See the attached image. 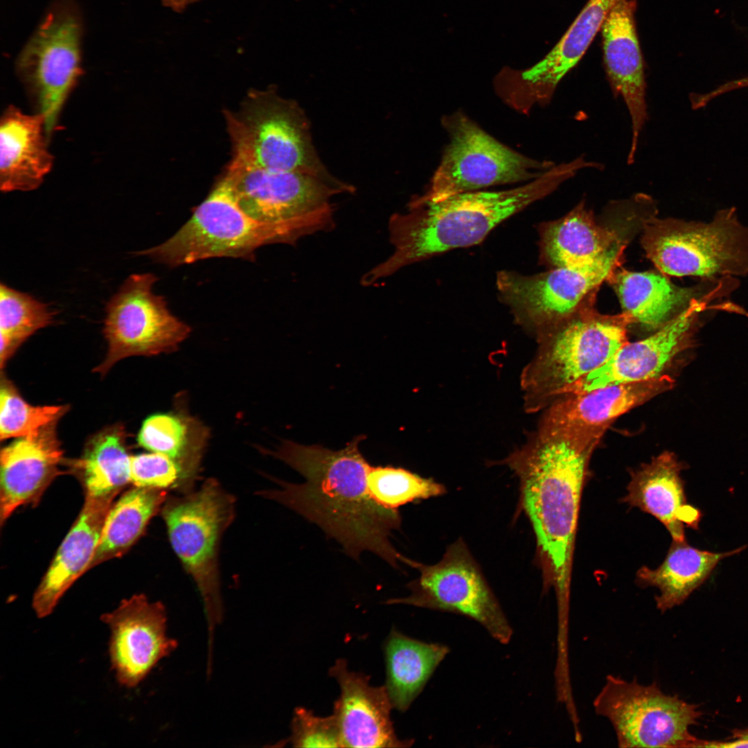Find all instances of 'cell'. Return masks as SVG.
Listing matches in <instances>:
<instances>
[{
    "mask_svg": "<svg viewBox=\"0 0 748 748\" xmlns=\"http://www.w3.org/2000/svg\"><path fill=\"white\" fill-rule=\"evenodd\" d=\"M114 498L85 497L78 517L34 593L32 605L38 618L50 615L65 592L89 569Z\"/></svg>",
    "mask_w": 748,
    "mask_h": 748,
    "instance_id": "obj_23",
    "label": "cell"
},
{
    "mask_svg": "<svg viewBox=\"0 0 748 748\" xmlns=\"http://www.w3.org/2000/svg\"><path fill=\"white\" fill-rule=\"evenodd\" d=\"M367 486L376 501L393 509L409 502L440 496L446 492L444 486L432 479L392 466H371Z\"/></svg>",
    "mask_w": 748,
    "mask_h": 748,
    "instance_id": "obj_34",
    "label": "cell"
},
{
    "mask_svg": "<svg viewBox=\"0 0 748 748\" xmlns=\"http://www.w3.org/2000/svg\"><path fill=\"white\" fill-rule=\"evenodd\" d=\"M130 475L134 486L191 492L192 485L181 465L161 453L130 456Z\"/></svg>",
    "mask_w": 748,
    "mask_h": 748,
    "instance_id": "obj_36",
    "label": "cell"
},
{
    "mask_svg": "<svg viewBox=\"0 0 748 748\" xmlns=\"http://www.w3.org/2000/svg\"><path fill=\"white\" fill-rule=\"evenodd\" d=\"M224 176L245 213L283 229L295 242L330 229L334 224L332 198L353 192L310 175L267 170L233 160Z\"/></svg>",
    "mask_w": 748,
    "mask_h": 748,
    "instance_id": "obj_9",
    "label": "cell"
},
{
    "mask_svg": "<svg viewBox=\"0 0 748 748\" xmlns=\"http://www.w3.org/2000/svg\"><path fill=\"white\" fill-rule=\"evenodd\" d=\"M616 0H589L555 46L538 62L514 75L520 96L546 105L558 84L580 62Z\"/></svg>",
    "mask_w": 748,
    "mask_h": 748,
    "instance_id": "obj_24",
    "label": "cell"
},
{
    "mask_svg": "<svg viewBox=\"0 0 748 748\" xmlns=\"http://www.w3.org/2000/svg\"><path fill=\"white\" fill-rule=\"evenodd\" d=\"M675 382L673 377H662L564 395L545 409L538 426L598 444L619 416L671 389Z\"/></svg>",
    "mask_w": 748,
    "mask_h": 748,
    "instance_id": "obj_18",
    "label": "cell"
},
{
    "mask_svg": "<svg viewBox=\"0 0 748 748\" xmlns=\"http://www.w3.org/2000/svg\"><path fill=\"white\" fill-rule=\"evenodd\" d=\"M164 4L176 12L183 11L188 6L199 0H162Z\"/></svg>",
    "mask_w": 748,
    "mask_h": 748,
    "instance_id": "obj_39",
    "label": "cell"
},
{
    "mask_svg": "<svg viewBox=\"0 0 748 748\" xmlns=\"http://www.w3.org/2000/svg\"><path fill=\"white\" fill-rule=\"evenodd\" d=\"M0 124V188L30 191L50 172L53 158L44 117L24 114L14 106L3 112Z\"/></svg>",
    "mask_w": 748,
    "mask_h": 748,
    "instance_id": "obj_26",
    "label": "cell"
},
{
    "mask_svg": "<svg viewBox=\"0 0 748 748\" xmlns=\"http://www.w3.org/2000/svg\"><path fill=\"white\" fill-rule=\"evenodd\" d=\"M419 577L407 585L411 594L386 603L406 604L463 615L481 625L492 638L508 644L513 629L478 564L461 538L433 565L411 560Z\"/></svg>",
    "mask_w": 748,
    "mask_h": 748,
    "instance_id": "obj_13",
    "label": "cell"
},
{
    "mask_svg": "<svg viewBox=\"0 0 748 748\" xmlns=\"http://www.w3.org/2000/svg\"><path fill=\"white\" fill-rule=\"evenodd\" d=\"M57 421L50 422L3 448L0 455V523L20 506L37 504L61 473L63 452Z\"/></svg>",
    "mask_w": 748,
    "mask_h": 748,
    "instance_id": "obj_22",
    "label": "cell"
},
{
    "mask_svg": "<svg viewBox=\"0 0 748 748\" xmlns=\"http://www.w3.org/2000/svg\"><path fill=\"white\" fill-rule=\"evenodd\" d=\"M385 687L393 707L406 711L449 652L443 644L426 643L393 628L384 644Z\"/></svg>",
    "mask_w": 748,
    "mask_h": 748,
    "instance_id": "obj_29",
    "label": "cell"
},
{
    "mask_svg": "<svg viewBox=\"0 0 748 748\" xmlns=\"http://www.w3.org/2000/svg\"><path fill=\"white\" fill-rule=\"evenodd\" d=\"M54 313L30 294L0 285L1 367L37 330L53 322Z\"/></svg>",
    "mask_w": 748,
    "mask_h": 748,
    "instance_id": "obj_32",
    "label": "cell"
},
{
    "mask_svg": "<svg viewBox=\"0 0 748 748\" xmlns=\"http://www.w3.org/2000/svg\"><path fill=\"white\" fill-rule=\"evenodd\" d=\"M635 0H616L601 27L603 62L610 87L628 110L632 139L627 161H634L648 120L644 62L638 38Z\"/></svg>",
    "mask_w": 748,
    "mask_h": 748,
    "instance_id": "obj_20",
    "label": "cell"
},
{
    "mask_svg": "<svg viewBox=\"0 0 748 748\" xmlns=\"http://www.w3.org/2000/svg\"><path fill=\"white\" fill-rule=\"evenodd\" d=\"M443 125L449 142L429 189L412 202H438L490 186L535 179L555 165L514 151L461 112L445 116Z\"/></svg>",
    "mask_w": 748,
    "mask_h": 748,
    "instance_id": "obj_10",
    "label": "cell"
},
{
    "mask_svg": "<svg viewBox=\"0 0 748 748\" xmlns=\"http://www.w3.org/2000/svg\"><path fill=\"white\" fill-rule=\"evenodd\" d=\"M100 620L110 630V664L117 682L124 687L137 686L177 647V641L167 635L164 605L150 602L145 594L123 600L116 609L101 615Z\"/></svg>",
    "mask_w": 748,
    "mask_h": 748,
    "instance_id": "obj_17",
    "label": "cell"
},
{
    "mask_svg": "<svg viewBox=\"0 0 748 748\" xmlns=\"http://www.w3.org/2000/svg\"><path fill=\"white\" fill-rule=\"evenodd\" d=\"M329 675L338 682L341 693L333 715L339 729L341 747H409L413 740H400L391 720L393 707L385 686H373L369 677L350 671L339 659Z\"/></svg>",
    "mask_w": 748,
    "mask_h": 748,
    "instance_id": "obj_21",
    "label": "cell"
},
{
    "mask_svg": "<svg viewBox=\"0 0 748 748\" xmlns=\"http://www.w3.org/2000/svg\"><path fill=\"white\" fill-rule=\"evenodd\" d=\"M292 733L287 742L294 747H341L335 716L315 715L311 710L298 707L294 711Z\"/></svg>",
    "mask_w": 748,
    "mask_h": 748,
    "instance_id": "obj_37",
    "label": "cell"
},
{
    "mask_svg": "<svg viewBox=\"0 0 748 748\" xmlns=\"http://www.w3.org/2000/svg\"><path fill=\"white\" fill-rule=\"evenodd\" d=\"M188 421L172 413H157L147 418L139 431L143 447L166 454L183 468L193 484L199 461L200 446L190 443Z\"/></svg>",
    "mask_w": 748,
    "mask_h": 748,
    "instance_id": "obj_33",
    "label": "cell"
},
{
    "mask_svg": "<svg viewBox=\"0 0 748 748\" xmlns=\"http://www.w3.org/2000/svg\"><path fill=\"white\" fill-rule=\"evenodd\" d=\"M80 26L75 17L55 12L39 26L17 61V72L50 138L80 74Z\"/></svg>",
    "mask_w": 748,
    "mask_h": 748,
    "instance_id": "obj_15",
    "label": "cell"
},
{
    "mask_svg": "<svg viewBox=\"0 0 748 748\" xmlns=\"http://www.w3.org/2000/svg\"><path fill=\"white\" fill-rule=\"evenodd\" d=\"M122 427L96 434L77 462L85 497H116L130 482V458Z\"/></svg>",
    "mask_w": 748,
    "mask_h": 748,
    "instance_id": "obj_31",
    "label": "cell"
},
{
    "mask_svg": "<svg viewBox=\"0 0 748 748\" xmlns=\"http://www.w3.org/2000/svg\"><path fill=\"white\" fill-rule=\"evenodd\" d=\"M622 240L592 262L553 267L533 275L497 273L499 297L517 323L535 337L573 312L621 266Z\"/></svg>",
    "mask_w": 748,
    "mask_h": 748,
    "instance_id": "obj_12",
    "label": "cell"
},
{
    "mask_svg": "<svg viewBox=\"0 0 748 748\" xmlns=\"http://www.w3.org/2000/svg\"><path fill=\"white\" fill-rule=\"evenodd\" d=\"M233 160L271 170L305 173L333 185L353 187L332 177L314 147L303 110L272 90L253 91L237 113L226 112Z\"/></svg>",
    "mask_w": 748,
    "mask_h": 748,
    "instance_id": "obj_5",
    "label": "cell"
},
{
    "mask_svg": "<svg viewBox=\"0 0 748 748\" xmlns=\"http://www.w3.org/2000/svg\"><path fill=\"white\" fill-rule=\"evenodd\" d=\"M598 444L537 426L501 464L519 481V506L533 527L543 589H553L558 621H569L572 562L589 464Z\"/></svg>",
    "mask_w": 748,
    "mask_h": 748,
    "instance_id": "obj_2",
    "label": "cell"
},
{
    "mask_svg": "<svg viewBox=\"0 0 748 748\" xmlns=\"http://www.w3.org/2000/svg\"><path fill=\"white\" fill-rule=\"evenodd\" d=\"M641 238L647 257L661 273L702 280L748 276V225L734 208L709 222L651 217Z\"/></svg>",
    "mask_w": 748,
    "mask_h": 748,
    "instance_id": "obj_6",
    "label": "cell"
},
{
    "mask_svg": "<svg viewBox=\"0 0 748 748\" xmlns=\"http://www.w3.org/2000/svg\"><path fill=\"white\" fill-rule=\"evenodd\" d=\"M235 515V498L214 479L195 492L167 498L161 508L171 546L202 596L209 648L222 620L218 554L222 536Z\"/></svg>",
    "mask_w": 748,
    "mask_h": 748,
    "instance_id": "obj_7",
    "label": "cell"
},
{
    "mask_svg": "<svg viewBox=\"0 0 748 748\" xmlns=\"http://www.w3.org/2000/svg\"><path fill=\"white\" fill-rule=\"evenodd\" d=\"M615 290L623 312L633 324L654 332L698 301L713 303L728 296L738 285L736 278L702 280L691 287H679L666 275L634 272L618 268L607 280Z\"/></svg>",
    "mask_w": 748,
    "mask_h": 748,
    "instance_id": "obj_19",
    "label": "cell"
},
{
    "mask_svg": "<svg viewBox=\"0 0 748 748\" xmlns=\"http://www.w3.org/2000/svg\"><path fill=\"white\" fill-rule=\"evenodd\" d=\"M684 465L670 452L631 472L627 494L622 501L656 517L673 540L684 541L685 527L697 528L700 512L688 504L680 477Z\"/></svg>",
    "mask_w": 748,
    "mask_h": 748,
    "instance_id": "obj_25",
    "label": "cell"
},
{
    "mask_svg": "<svg viewBox=\"0 0 748 748\" xmlns=\"http://www.w3.org/2000/svg\"><path fill=\"white\" fill-rule=\"evenodd\" d=\"M157 280L151 273L132 274L110 299L103 329L108 351L96 372L105 375L127 357L172 352L188 337L190 326L170 312L162 296L153 293Z\"/></svg>",
    "mask_w": 748,
    "mask_h": 748,
    "instance_id": "obj_14",
    "label": "cell"
},
{
    "mask_svg": "<svg viewBox=\"0 0 748 748\" xmlns=\"http://www.w3.org/2000/svg\"><path fill=\"white\" fill-rule=\"evenodd\" d=\"M275 243L295 242L283 229L259 222L245 213L224 176L171 238L136 253L177 267L211 258L253 260L258 248Z\"/></svg>",
    "mask_w": 748,
    "mask_h": 748,
    "instance_id": "obj_8",
    "label": "cell"
},
{
    "mask_svg": "<svg viewBox=\"0 0 748 748\" xmlns=\"http://www.w3.org/2000/svg\"><path fill=\"white\" fill-rule=\"evenodd\" d=\"M697 747H748V727L733 729L731 732V736L724 740H707L700 739Z\"/></svg>",
    "mask_w": 748,
    "mask_h": 748,
    "instance_id": "obj_38",
    "label": "cell"
},
{
    "mask_svg": "<svg viewBox=\"0 0 748 748\" xmlns=\"http://www.w3.org/2000/svg\"><path fill=\"white\" fill-rule=\"evenodd\" d=\"M745 546L724 553L699 550L686 540H673L664 562L657 569L645 566L637 571L638 583L643 587H654L659 591L655 597L657 609L661 612L683 603L692 592L710 576L722 559L737 554Z\"/></svg>",
    "mask_w": 748,
    "mask_h": 748,
    "instance_id": "obj_28",
    "label": "cell"
},
{
    "mask_svg": "<svg viewBox=\"0 0 748 748\" xmlns=\"http://www.w3.org/2000/svg\"><path fill=\"white\" fill-rule=\"evenodd\" d=\"M539 231L541 260L553 267L592 262L621 240L616 230L597 224L583 201Z\"/></svg>",
    "mask_w": 748,
    "mask_h": 748,
    "instance_id": "obj_27",
    "label": "cell"
},
{
    "mask_svg": "<svg viewBox=\"0 0 748 748\" xmlns=\"http://www.w3.org/2000/svg\"><path fill=\"white\" fill-rule=\"evenodd\" d=\"M167 490L134 486L111 506L89 569L125 554L167 499Z\"/></svg>",
    "mask_w": 748,
    "mask_h": 748,
    "instance_id": "obj_30",
    "label": "cell"
},
{
    "mask_svg": "<svg viewBox=\"0 0 748 748\" xmlns=\"http://www.w3.org/2000/svg\"><path fill=\"white\" fill-rule=\"evenodd\" d=\"M580 170L572 160L554 165L527 184L510 190L470 191L438 202H411L389 222L394 251L362 278L373 285L402 267L445 251L480 243L499 224L553 192Z\"/></svg>",
    "mask_w": 748,
    "mask_h": 748,
    "instance_id": "obj_3",
    "label": "cell"
},
{
    "mask_svg": "<svg viewBox=\"0 0 748 748\" xmlns=\"http://www.w3.org/2000/svg\"><path fill=\"white\" fill-rule=\"evenodd\" d=\"M365 436H358L339 450L319 445L283 440L276 451H265L297 471L301 483L273 479L280 486L258 494L275 501L319 526L345 553L359 560L371 552L393 568L409 558L390 540L401 525L398 509L384 507L371 495L367 475L371 465L359 449Z\"/></svg>",
    "mask_w": 748,
    "mask_h": 748,
    "instance_id": "obj_1",
    "label": "cell"
},
{
    "mask_svg": "<svg viewBox=\"0 0 748 748\" xmlns=\"http://www.w3.org/2000/svg\"><path fill=\"white\" fill-rule=\"evenodd\" d=\"M66 405L33 406L27 403L15 386L2 377L0 389V438L26 436L59 419L67 411Z\"/></svg>",
    "mask_w": 748,
    "mask_h": 748,
    "instance_id": "obj_35",
    "label": "cell"
},
{
    "mask_svg": "<svg viewBox=\"0 0 748 748\" xmlns=\"http://www.w3.org/2000/svg\"><path fill=\"white\" fill-rule=\"evenodd\" d=\"M711 303L695 302L647 338L627 342L603 365L569 386L562 395L662 377L675 379L691 355L702 317Z\"/></svg>",
    "mask_w": 748,
    "mask_h": 748,
    "instance_id": "obj_16",
    "label": "cell"
},
{
    "mask_svg": "<svg viewBox=\"0 0 748 748\" xmlns=\"http://www.w3.org/2000/svg\"><path fill=\"white\" fill-rule=\"evenodd\" d=\"M748 87V76L738 80H731L725 83L724 87L727 91Z\"/></svg>",
    "mask_w": 748,
    "mask_h": 748,
    "instance_id": "obj_40",
    "label": "cell"
},
{
    "mask_svg": "<svg viewBox=\"0 0 748 748\" xmlns=\"http://www.w3.org/2000/svg\"><path fill=\"white\" fill-rule=\"evenodd\" d=\"M591 294L573 312L536 336L537 348L520 375L526 413L545 409L571 384L607 362L628 342L632 317L603 314Z\"/></svg>",
    "mask_w": 748,
    "mask_h": 748,
    "instance_id": "obj_4",
    "label": "cell"
},
{
    "mask_svg": "<svg viewBox=\"0 0 748 748\" xmlns=\"http://www.w3.org/2000/svg\"><path fill=\"white\" fill-rule=\"evenodd\" d=\"M596 713L612 725L620 747H696L691 727L697 704L664 693L656 682L642 685L609 675L593 701Z\"/></svg>",
    "mask_w": 748,
    "mask_h": 748,
    "instance_id": "obj_11",
    "label": "cell"
}]
</instances>
